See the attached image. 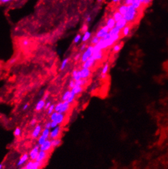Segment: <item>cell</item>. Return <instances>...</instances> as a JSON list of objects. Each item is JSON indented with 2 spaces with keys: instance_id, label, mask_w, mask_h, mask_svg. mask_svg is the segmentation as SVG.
I'll return each mask as SVG.
<instances>
[{
  "instance_id": "1",
  "label": "cell",
  "mask_w": 168,
  "mask_h": 169,
  "mask_svg": "<svg viewBox=\"0 0 168 169\" xmlns=\"http://www.w3.org/2000/svg\"><path fill=\"white\" fill-rule=\"evenodd\" d=\"M138 12L136 9H135L131 5L128 6V10L127 12L123 16V17L127 20L128 23H131L135 21L137 18Z\"/></svg>"
},
{
  "instance_id": "2",
  "label": "cell",
  "mask_w": 168,
  "mask_h": 169,
  "mask_svg": "<svg viewBox=\"0 0 168 169\" xmlns=\"http://www.w3.org/2000/svg\"><path fill=\"white\" fill-rule=\"evenodd\" d=\"M93 53V46L90 45H88L84 51L83 53H81V56L80 61L82 63H84L89 58L92 56Z\"/></svg>"
},
{
  "instance_id": "3",
  "label": "cell",
  "mask_w": 168,
  "mask_h": 169,
  "mask_svg": "<svg viewBox=\"0 0 168 169\" xmlns=\"http://www.w3.org/2000/svg\"><path fill=\"white\" fill-rule=\"evenodd\" d=\"M44 162H37L36 161H31L26 163L25 168L26 169H40L44 165Z\"/></svg>"
},
{
  "instance_id": "4",
  "label": "cell",
  "mask_w": 168,
  "mask_h": 169,
  "mask_svg": "<svg viewBox=\"0 0 168 169\" xmlns=\"http://www.w3.org/2000/svg\"><path fill=\"white\" fill-rule=\"evenodd\" d=\"M39 151H40V146L37 144L34 146V147L31 150V151L29 153V158L31 161H36Z\"/></svg>"
},
{
  "instance_id": "5",
  "label": "cell",
  "mask_w": 168,
  "mask_h": 169,
  "mask_svg": "<svg viewBox=\"0 0 168 169\" xmlns=\"http://www.w3.org/2000/svg\"><path fill=\"white\" fill-rule=\"evenodd\" d=\"M109 30L108 29V28L105 25V26L100 28L96 32L95 36L97 38H99V39H102V38H104L107 34H108Z\"/></svg>"
},
{
  "instance_id": "6",
  "label": "cell",
  "mask_w": 168,
  "mask_h": 169,
  "mask_svg": "<svg viewBox=\"0 0 168 169\" xmlns=\"http://www.w3.org/2000/svg\"><path fill=\"white\" fill-rule=\"evenodd\" d=\"M61 133V127L58 126L56 128L52 129V130L50 131V137L49 138L51 140L57 138L59 137Z\"/></svg>"
},
{
  "instance_id": "7",
  "label": "cell",
  "mask_w": 168,
  "mask_h": 169,
  "mask_svg": "<svg viewBox=\"0 0 168 169\" xmlns=\"http://www.w3.org/2000/svg\"><path fill=\"white\" fill-rule=\"evenodd\" d=\"M51 148H52V145H51V140L50 139L46 140L42 145H40V150L44 151H49L51 150Z\"/></svg>"
},
{
  "instance_id": "8",
  "label": "cell",
  "mask_w": 168,
  "mask_h": 169,
  "mask_svg": "<svg viewBox=\"0 0 168 169\" xmlns=\"http://www.w3.org/2000/svg\"><path fill=\"white\" fill-rule=\"evenodd\" d=\"M80 71V75L81 79H88L91 75V69L88 68H83Z\"/></svg>"
},
{
  "instance_id": "9",
  "label": "cell",
  "mask_w": 168,
  "mask_h": 169,
  "mask_svg": "<svg viewBox=\"0 0 168 169\" xmlns=\"http://www.w3.org/2000/svg\"><path fill=\"white\" fill-rule=\"evenodd\" d=\"M42 131V128L41 126L39 125V124L36 125L34 128L32 134H31V136H32V138H37L41 134Z\"/></svg>"
},
{
  "instance_id": "10",
  "label": "cell",
  "mask_w": 168,
  "mask_h": 169,
  "mask_svg": "<svg viewBox=\"0 0 168 169\" xmlns=\"http://www.w3.org/2000/svg\"><path fill=\"white\" fill-rule=\"evenodd\" d=\"M48 157V152L46 151H39V153L37 156L36 161L37 162H44V161Z\"/></svg>"
},
{
  "instance_id": "11",
  "label": "cell",
  "mask_w": 168,
  "mask_h": 169,
  "mask_svg": "<svg viewBox=\"0 0 168 169\" xmlns=\"http://www.w3.org/2000/svg\"><path fill=\"white\" fill-rule=\"evenodd\" d=\"M95 61L91 56V58H89V59H87L84 63H83V64H82V68L91 69L95 65Z\"/></svg>"
},
{
  "instance_id": "12",
  "label": "cell",
  "mask_w": 168,
  "mask_h": 169,
  "mask_svg": "<svg viewBox=\"0 0 168 169\" xmlns=\"http://www.w3.org/2000/svg\"><path fill=\"white\" fill-rule=\"evenodd\" d=\"M128 23L127 22V20L124 19V18H122L121 20H119V21H116V25H115V27H116L117 28L119 29L120 30H122V29L124 27H125L127 25H128Z\"/></svg>"
},
{
  "instance_id": "13",
  "label": "cell",
  "mask_w": 168,
  "mask_h": 169,
  "mask_svg": "<svg viewBox=\"0 0 168 169\" xmlns=\"http://www.w3.org/2000/svg\"><path fill=\"white\" fill-rule=\"evenodd\" d=\"M109 70V65L108 63H105L104 66L103 67L102 69V72H101V78L102 79H105L107 78V74L108 73Z\"/></svg>"
},
{
  "instance_id": "14",
  "label": "cell",
  "mask_w": 168,
  "mask_h": 169,
  "mask_svg": "<svg viewBox=\"0 0 168 169\" xmlns=\"http://www.w3.org/2000/svg\"><path fill=\"white\" fill-rule=\"evenodd\" d=\"M92 58L95 61L102 60L103 58V50L93 52L92 55Z\"/></svg>"
},
{
  "instance_id": "15",
  "label": "cell",
  "mask_w": 168,
  "mask_h": 169,
  "mask_svg": "<svg viewBox=\"0 0 168 169\" xmlns=\"http://www.w3.org/2000/svg\"><path fill=\"white\" fill-rule=\"evenodd\" d=\"M70 107V104L67 101L62 102V105L61 109L60 111L58 113H65L69 111Z\"/></svg>"
},
{
  "instance_id": "16",
  "label": "cell",
  "mask_w": 168,
  "mask_h": 169,
  "mask_svg": "<svg viewBox=\"0 0 168 169\" xmlns=\"http://www.w3.org/2000/svg\"><path fill=\"white\" fill-rule=\"evenodd\" d=\"M115 25H116V21L114 20V19L112 17L108 18V19H107L105 26H107L109 30L115 27Z\"/></svg>"
},
{
  "instance_id": "17",
  "label": "cell",
  "mask_w": 168,
  "mask_h": 169,
  "mask_svg": "<svg viewBox=\"0 0 168 169\" xmlns=\"http://www.w3.org/2000/svg\"><path fill=\"white\" fill-rule=\"evenodd\" d=\"M28 159H29L28 154H26V153L24 154H23L22 156L20 157L18 163H17V166H21V165L24 164H25L28 161Z\"/></svg>"
},
{
  "instance_id": "18",
  "label": "cell",
  "mask_w": 168,
  "mask_h": 169,
  "mask_svg": "<svg viewBox=\"0 0 168 169\" xmlns=\"http://www.w3.org/2000/svg\"><path fill=\"white\" fill-rule=\"evenodd\" d=\"M92 37V33L91 31H86V32H84L83 33V36H82L81 38V41L82 42L85 43L88 40H89V39L91 38Z\"/></svg>"
},
{
  "instance_id": "19",
  "label": "cell",
  "mask_w": 168,
  "mask_h": 169,
  "mask_svg": "<svg viewBox=\"0 0 168 169\" xmlns=\"http://www.w3.org/2000/svg\"><path fill=\"white\" fill-rule=\"evenodd\" d=\"M72 80H74V81H78L79 80L81 79L80 75V71L78 69H74L72 71Z\"/></svg>"
},
{
  "instance_id": "20",
  "label": "cell",
  "mask_w": 168,
  "mask_h": 169,
  "mask_svg": "<svg viewBox=\"0 0 168 169\" xmlns=\"http://www.w3.org/2000/svg\"><path fill=\"white\" fill-rule=\"evenodd\" d=\"M45 101H44V99H40V101H38L36 105V107H35V110L36 111H40L41 110H42L43 109H44V106H45Z\"/></svg>"
},
{
  "instance_id": "21",
  "label": "cell",
  "mask_w": 168,
  "mask_h": 169,
  "mask_svg": "<svg viewBox=\"0 0 168 169\" xmlns=\"http://www.w3.org/2000/svg\"><path fill=\"white\" fill-rule=\"evenodd\" d=\"M128 6H127V5L125 4H121L119 6L117 11H118L121 15L123 16V15L127 12V10H128Z\"/></svg>"
},
{
  "instance_id": "22",
  "label": "cell",
  "mask_w": 168,
  "mask_h": 169,
  "mask_svg": "<svg viewBox=\"0 0 168 169\" xmlns=\"http://www.w3.org/2000/svg\"><path fill=\"white\" fill-rule=\"evenodd\" d=\"M131 6L137 11V10L140 9L141 7H142V2H141V0H133L132 2H131Z\"/></svg>"
},
{
  "instance_id": "23",
  "label": "cell",
  "mask_w": 168,
  "mask_h": 169,
  "mask_svg": "<svg viewBox=\"0 0 168 169\" xmlns=\"http://www.w3.org/2000/svg\"><path fill=\"white\" fill-rule=\"evenodd\" d=\"M83 86H74L73 88L70 89V91L72 93H74V94L76 96V95L79 94L83 92Z\"/></svg>"
},
{
  "instance_id": "24",
  "label": "cell",
  "mask_w": 168,
  "mask_h": 169,
  "mask_svg": "<svg viewBox=\"0 0 168 169\" xmlns=\"http://www.w3.org/2000/svg\"><path fill=\"white\" fill-rule=\"evenodd\" d=\"M121 30H120L119 29L117 28L116 27H114L109 30L108 34H109V35H110L111 36H114L121 34Z\"/></svg>"
},
{
  "instance_id": "25",
  "label": "cell",
  "mask_w": 168,
  "mask_h": 169,
  "mask_svg": "<svg viewBox=\"0 0 168 169\" xmlns=\"http://www.w3.org/2000/svg\"><path fill=\"white\" fill-rule=\"evenodd\" d=\"M51 145H52V148H57L58 147L60 146V145L61 144V143H62L61 140L59 138L51 140Z\"/></svg>"
},
{
  "instance_id": "26",
  "label": "cell",
  "mask_w": 168,
  "mask_h": 169,
  "mask_svg": "<svg viewBox=\"0 0 168 169\" xmlns=\"http://www.w3.org/2000/svg\"><path fill=\"white\" fill-rule=\"evenodd\" d=\"M88 82V79H80L78 81H75V86H83L86 85Z\"/></svg>"
},
{
  "instance_id": "27",
  "label": "cell",
  "mask_w": 168,
  "mask_h": 169,
  "mask_svg": "<svg viewBox=\"0 0 168 169\" xmlns=\"http://www.w3.org/2000/svg\"><path fill=\"white\" fill-rule=\"evenodd\" d=\"M121 31H122V34L123 36H128L130 33V26L129 25H127Z\"/></svg>"
},
{
  "instance_id": "28",
  "label": "cell",
  "mask_w": 168,
  "mask_h": 169,
  "mask_svg": "<svg viewBox=\"0 0 168 169\" xmlns=\"http://www.w3.org/2000/svg\"><path fill=\"white\" fill-rule=\"evenodd\" d=\"M64 119H65L64 113H58L56 121L58 123V124H61L63 123V121H64Z\"/></svg>"
},
{
  "instance_id": "29",
  "label": "cell",
  "mask_w": 168,
  "mask_h": 169,
  "mask_svg": "<svg viewBox=\"0 0 168 169\" xmlns=\"http://www.w3.org/2000/svg\"><path fill=\"white\" fill-rule=\"evenodd\" d=\"M112 18L114 19V20L116 21H119V20H121L122 18H123V16L122 15H121V14L119 13V12H118L117 11H115L113 13V15H112Z\"/></svg>"
},
{
  "instance_id": "30",
  "label": "cell",
  "mask_w": 168,
  "mask_h": 169,
  "mask_svg": "<svg viewBox=\"0 0 168 169\" xmlns=\"http://www.w3.org/2000/svg\"><path fill=\"white\" fill-rule=\"evenodd\" d=\"M99 40H100L99 38H97L95 35L91 37V40H90L91 45H92V46H94V45H95L96 44H98Z\"/></svg>"
},
{
  "instance_id": "31",
  "label": "cell",
  "mask_w": 168,
  "mask_h": 169,
  "mask_svg": "<svg viewBox=\"0 0 168 169\" xmlns=\"http://www.w3.org/2000/svg\"><path fill=\"white\" fill-rule=\"evenodd\" d=\"M50 129H46V128H45L44 130L42 131L41 135L44 136V137H45L46 139H49V137H50Z\"/></svg>"
},
{
  "instance_id": "32",
  "label": "cell",
  "mask_w": 168,
  "mask_h": 169,
  "mask_svg": "<svg viewBox=\"0 0 168 169\" xmlns=\"http://www.w3.org/2000/svg\"><path fill=\"white\" fill-rule=\"evenodd\" d=\"M68 63H69V58H64L61 62V64L60 66V69L61 71H63L64 69H65V68H66L67 65Z\"/></svg>"
},
{
  "instance_id": "33",
  "label": "cell",
  "mask_w": 168,
  "mask_h": 169,
  "mask_svg": "<svg viewBox=\"0 0 168 169\" xmlns=\"http://www.w3.org/2000/svg\"><path fill=\"white\" fill-rule=\"evenodd\" d=\"M121 48H122V44L121 43H117L116 44L112 47V51L115 53H117V52H119L121 50Z\"/></svg>"
},
{
  "instance_id": "34",
  "label": "cell",
  "mask_w": 168,
  "mask_h": 169,
  "mask_svg": "<svg viewBox=\"0 0 168 169\" xmlns=\"http://www.w3.org/2000/svg\"><path fill=\"white\" fill-rule=\"evenodd\" d=\"M70 90H67V91H65L64 94H62L61 97V101L62 102H64V101H67V99L69 98V96H70Z\"/></svg>"
},
{
  "instance_id": "35",
  "label": "cell",
  "mask_w": 168,
  "mask_h": 169,
  "mask_svg": "<svg viewBox=\"0 0 168 169\" xmlns=\"http://www.w3.org/2000/svg\"><path fill=\"white\" fill-rule=\"evenodd\" d=\"M75 97H76V95L75 94H74V93H72V92H71V91H70V96H69V98L67 99V101L70 104H72V103L74 102V101H75Z\"/></svg>"
},
{
  "instance_id": "36",
  "label": "cell",
  "mask_w": 168,
  "mask_h": 169,
  "mask_svg": "<svg viewBox=\"0 0 168 169\" xmlns=\"http://www.w3.org/2000/svg\"><path fill=\"white\" fill-rule=\"evenodd\" d=\"M38 140H37V143H38V145H39V146L40 145H42L43 143H44V142H45V141L46 140H48V139H46L45 137H44V136L43 135H42L41 134H40V135L39 136V137H38Z\"/></svg>"
},
{
  "instance_id": "37",
  "label": "cell",
  "mask_w": 168,
  "mask_h": 169,
  "mask_svg": "<svg viewBox=\"0 0 168 169\" xmlns=\"http://www.w3.org/2000/svg\"><path fill=\"white\" fill-rule=\"evenodd\" d=\"M82 36L81 34H78L77 35L75 36V37L74 39V44H78V42H79L80 40H81Z\"/></svg>"
},
{
  "instance_id": "38",
  "label": "cell",
  "mask_w": 168,
  "mask_h": 169,
  "mask_svg": "<svg viewBox=\"0 0 168 169\" xmlns=\"http://www.w3.org/2000/svg\"><path fill=\"white\" fill-rule=\"evenodd\" d=\"M14 136L16 137H18L21 135V130L20 128H16L15 129L14 131Z\"/></svg>"
},
{
  "instance_id": "39",
  "label": "cell",
  "mask_w": 168,
  "mask_h": 169,
  "mask_svg": "<svg viewBox=\"0 0 168 169\" xmlns=\"http://www.w3.org/2000/svg\"><path fill=\"white\" fill-rule=\"evenodd\" d=\"M55 104H51L50 107H49L48 109H47V113L48 115H50L54 111H55Z\"/></svg>"
},
{
  "instance_id": "40",
  "label": "cell",
  "mask_w": 168,
  "mask_h": 169,
  "mask_svg": "<svg viewBox=\"0 0 168 169\" xmlns=\"http://www.w3.org/2000/svg\"><path fill=\"white\" fill-rule=\"evenodd\" d=\"M62 102H60L58 103L56 105H55V111L56 112L59 113V112L60 111L62 107Z\"/></svg>"
},
{
  "instance_id": "41",
  "label": "cell",
  "mask_w": 168,
  "mask_h": 169,
  "mask_svg": "<svg viewBox=\"0 0 168 169\" xmlns=\"http://www.w3.org/2000/svg\"><path fill=\"white\" fill-rule=\"evenodd\" d=\"M58 115V113L54 111L50 115V120H51V121H56Z\"/></svg>"
},
{
  "instance_id": "42",
  "label": "cell",
  "mask_w": 168,
  "mask_h": 169,
  "mask_svg": "<svg viewBox=\"0 0 168 169\" xmlns=\"http://www.w3.org/2000/svg\"><path fill=\"white\" fill-rule=\"evenodd\" d=\"M22 44H23V46H25V47L28 46V45L30 44V40H29V39H25L24 40H23Z\"/></svg>"
},
{
  "instance_id": "43",
  "label": "cell",
  "mask_w": 168,
  "mask_h": 169,
  "mask_svg": "<svg viewBox=\"0 0 168 169\" xmlns=\"http://www.w3.org/2000/svg\"><path fill=\"white\" fill-rule=\"evenodd\" d=\"M59 126L58 123L56 121H51V129H53V128H56V127Z\"/></svg>"
},
{
  "instance_id": "44",
  "label": "cell",
  "mask_w": 168,
  "mask_h": 169,
  "mask_svg": "<svg viewBox=\"0 0 168 169\" xmlns=\"http://www.w3.org/2000/svg\"><path fill=\"white\" fill-rule=\"evenodd\" d=\"M152 0H141V2H142V5H144V6H147L149 5L151 2Z\"/></svg>"
},
{
  "instance_id": "45",
  "label": "cell",
  "mask_w": 168,
  "mask_h": 169,
  "mask_svg": "<svg viewBox=\"0 0 168 169\" xmlns=\"http://www.w3.org/2000/svg\"><path fill=\"white\" fill-rule=\"evenodd\" d=\"M75 86V81L74 80H71L69 83V87L70 89L73 88Z\"/></svg>"
},
{
  "instance_id": "46",
  "label": "cell",
  "mask_w": 168,
  "mask_h": 169,
  "mask_svg": "<svg viewBox=\"0 0 168 169\" xmlns=\"http://www.w3.org/2000/svg\"><path fill=\"white\" fill-rule=\"evenodd\" d=\"M81 53H77V54L75 55V56L74 57V59H75V61H77L79 60L81 58Z\"/></svg>"
},
{
  "instance_id": "47",
  "label": "cell",
  "mask_w": 168,
  "mask_h": 169,
  "mask_svg": "<svg viewBox=\"0 0 168 169\" xmlns=\"http://www.w3.org/2000/svg\"><path fill=\"white\" fill-rule=\"evenodd\" d=\"M51 103L50 101H48L47 102H45V106H44V109H45V110H47V109H48L49 107L51 105Z\"/></svg>"
},
{
  "instance_id": "48",
  "label": "cell",
  "mask_w": 168,
  "mask_h": 169,
  "mask_svg": "<svg viewBox=\"0 0 168 169\" xmlns=\"http://www.w3.org/2000/svg\"><path fill=\"white\" fill-rule=\"evenodd\" d=\"M133 0H123V4H125L127 6H130Z\"/></svg>"
},
{
  "instance_id": "49",
  "label": "cell",
  "mask_w": 168,
  "mask_h": 169,
  "mask_svg": "<svg viewBox=\"0 0 168 169\" xmlns=\"http://www.w3.org/2000/svg\"><path fill=\"white\" fill-rule=\"evenodd\" d=\"M87 47H88L87 44H86V43H83V44H82L81 46L80 50L81 51V52H83V51H84V50H85V49H86Z\"/></svg>"
},
{
  "instance_id": "50",
  "label": "cell",
  "mask_w": 168,
  "mask_h": 169,
  "mask_svg": "<svg viewBox=\"0 0 168 169\" xmlns=\"http://www.w3.org/2000/svg\"><path fill=\"white\" fill-rule=\"evenodd\" d=\"M36 124H37V120H36V119H32L30 121V125L31 126H34L35 125H36Z\"/></svg>"
},
{
  "instance_id": "51",
  "label": "cell",
  "mask_w": 168,
  "mask_h": 169,
  "mask_svg": "<svg viewBox=\"0 0 168 169\" xmlns=\"http://www.w3.org/2000/svg\"><path fill=\"white\" fill-rule=\"evenodd\" d=\"M45 128L46 129H51V121H48L45 124Z\"/></svg>"
},
{
  "instance_id": "52",
  "label": "cell",
  "mask_w": 168,
  "mask_h": 169,
  "mask_svg": "<svg viewBox=\"0 0 168 169\" xmlns=\"http://www.w3.org/2000/svg\"><path fill=\"white\" fill-rule=\"evenodd\" d=\"M81 31H83V33H84V32H86V31H88V26H87L86 25H83V26L82 27V30Z\"/></svg>"
},
{
  "instance_id": "53",
  "label": "cell",
  "mask_w": 168,
  "mask_h": 169,
  "mask_svg": "<svg viewBox=\"0 0 168 169\" xmlns=\"http://www.w3.org/2000/svg\"><path fill=\"white\" fill-rule=\"evenodd\" d=\"M16 61H17V59H16V58H12V59H10L9 63L11 64H14V63H15Z\"/></svg>"
},
{
  "instance_id": "54",
  "label": "cell",
  "mask_w": 168,
  "mask_h": 169,
  "mask_svg": "<svg viewBox=\"0 0 168 169\" xmlns=\"http://www.w3.org/2000/svg\"><path fill=\"white\" fill-rule=\"evenodd\" d=\"M91 20H92V18L90 16H88V17H86V21L88 23H90L91 21Z\"/></svg>"
},
{
  "instance_id": "55",
  "label": "cell",
  "mask_w": 168,
  "mask_h": 169,
  "mask_svg": "<svg viewBox=\"0 0 168 169\" xmlns=\"http://www.w3.org/2000/svg\"><path fill=\"white\" fill-rule=\"evenodd\" d=\"M28 107H29L28 104H25V105H24V106H23V110H26V109H28Z\"/></svg>"
},
{
  "instance_id": "56",
  "label": "cell",
  "mask_w": 168,
  "mask_h": 169,
  "mask_svg": "<svg viewBox=\"0 0 168 169\" xmlns=\"http://www.w3.org/2000/svg\"><path fill=\"white\" fill-rule=\"evenodd\" d=\"M48 93H46L45 95H44L43 99H44V101H46V100L48 99Z\"/></svg>"
},
{
  "instance_id": "57",
  "label": "cell",
  "mask_w": 168,
  "mask_h": 169,
  "mask_svg": "<svg viewBox=\"0 0 168 169\" xmlns=\"http://www.w3.org/2000/svg\"><path fill=\"white\" fill-rule=\"evenodd\" d=\"M11 0H1V2H2V3H7V2H10Z\"/></svg>"
},
{
  "instance_id": "58",
  "label": "cell",
  "mask_w": 168,
  "mask_h": 169,
  "mask_svg": "<svg viewBox=\"0 0 168 169\" xmlns=\"http://www.w3.org/2000/svg\"><path fill=\"white\" fill-rule=\"evenodd\" d=\"M111 1L113 3H118V2H120L122 0H111Z\"/></svg>"
},
{
  "instance_id": "59",
  "label": "cell",
  "mask_w": 168,
  "mask_h": 169,
  "mask_svg": "<svg viewBox=\"0 0 168 169\" xmlns=\"http://www.w3.org/2000/svg\"><path fill=\"white\" fill-rule=\"evenodd\" d=\"M2 166H2V164H0V169H2Z\"/></svg>"
},
{
  "instance_id": "60",
  "label": "cell",
  "mask_w": 168,
  "mask_h": 169,
  "mask_svg": "<svg viewBox=\"0 0 168 169\" xmlns=\"http://www.w3.org/2000/svg\"><path fill=\"white\" fill-rule=\"evenodd\" d=\"M104 1V0H98V2H102V1Z\"/></svg>"
},
{
  "instance_id": "61",
  "label": "cell",
  "mask_w": 168,
  "mask_h": 169,
  "mask_svg": "<svg viewBox=\"0 0 168 169\" xmlns=\"http://www.w3.org/2000/svg\"><path fill=\"white\" fill-rule=\"evenodd\" d=\"M26 169L25 168V167H24V168H23V169Z\"/></svg>"
},
{
  "instance_id": "62",
  "label": "cell",
  "mask_w": 168,
  "mask_h": 169,
  "mask_svg": "<svg viewBox=\"0 0 168 169\" xmlns=\"http://www.w3.org/2000/svg\"><path fill=\"white\" fill-rule=\"evenodd\" d=\"M15 1H17V0H15Z\"/></svg>"
},
{
  "instance_id": "63",
  "label": "cell",
  "mask_w": 168,
  "mask_h": 169,
  "mask_svg": "<svg viewBox=\"0 0 168 169\" xmlns=\"http://www.w3.org/2000/svg\"><path fill=\"white\" fill-rule=\"evenodd\" d=\"M0 1H1V0H0Z\"/></svg>"
}]
</instances>
